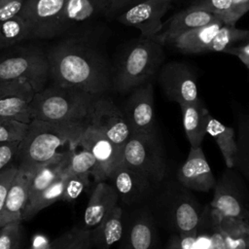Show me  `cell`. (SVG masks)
<instances>
[{"mask_svg": "<svg viewBox=\"0 0 249 249\" xmlns=\"http://www.w3.org/2000/svg\"><path fill=\"white\" fill-rule=\"evenodd\" d=\"M209 210L223 231L229 249H249V224L221 215L210 206Z\"/></svg>", "mask_w": 249, "mask_h": 249, "instance_id": "484cf974", "label": "cell"}, {"mask_svg": "<svg viewBox=\"0 0 249 249\" xmlns=\"http://www.w3.org/2000/svg\"><path fill=\"white\" fill-rule=\"evenodd\" d=\"M209 206L221 215L249 224V193L233 168H227L216 182Z\"/></svg>", "mask_w": 249, "mask_h": 249, "instance_id": "9c48e42d", "label": "cell"}, {"mask_svg": "<svg viewBox=\"0 0 249 249\" xmlns=\"http://www.w3.org/2000/svg\"><path fill=\"white\" fill-rule=\"evenodd\" d=\"M90 125L99 130L120 149H123L131 134L123 109L107 95H99L95 99Z\"/></svg>", "mask_w": 249, "mask_h": 249, "instance_id": "7c38bea8", "label": "cell"}, {"mask_svg": "<svg viewBox=\"0 0 249 249\" xmlns=\"http://www.w3.org/2000/svg\"><path fill=\"white\" fill-rule=\"evenodd\" d=\"M236 153L234 156L233 168L249 182V114L245 112H236Z\"/></svg>", "mask_w": 249, "mask_h": 249, "instance_id": "4316f807", "label": "cell"}, {"mask_svg": "<svg viewBox=\"0 0 249 249\" xmlns=\"http://www.w3.org/2000/svg\"><path fill=\"white\" fill-rule=\"evenodd\" d=\"M122 109L131 134H157L152 81L132 89Z\"/></svg>", "mask_w": 249, "mask_h": 249, "instance_id": "8fae6325", "label": "cell"}, {"mask_svg": "<svg viewBox=\"0 0 249 249\" xmlns=\"http://www.w3.org/2000/svg\"><path fill=\"white\" fill-rule=\"evenodd\" d=\"M123 230L124 211L122 206L116 205L97 226L90 229L92 247L110 249L121 239Z\"/></svg>", "mask_w": 249, "mask_h": 249, "instance_id": "603a6c76", "label": "cell"}, {"mask_svg": "<svg viewBox=\"0 0 249 249\" xmlns=\"http://www.w3.org/2000/svg\"><path fill=\"white\" fill-rule=\"evenodd\" d=\"M182 114L183 128L192 148L200 147L206 133L209 116L208 109L198 100L192 103L179 104Z\"/></svg>", "mask_w": 249, "mask_h": 249, "instance_id": "44dd1931", "label": "cell"}, {"mask_svg": "<svg viewBox=\"0 0 249 249\" xmlns=\"http://www.w3.org/2000/svg\"><path fill=\"white\" fill-rule=\"evenodd\" d=\"M121 162L146 176L157 188L167 170L164 152L157 134H130L122 149Z\"/></svg>", "mask_w": 249, "mask_h": 249, "instance_id": "52a82bcc", "label": "cell"}, {"mask_svg": "<svg viewBox=\"0 0 249 249\" xmlns=\"http://www.w3.org/2000/svg\"><path fill=\"white\" fill-rule=\"evenodd\" d=\"M28 127L29 124L0 119V143L21 141L26 135Z\"/></svg>", "mask_w": 249, "mask_h": 249, "instance_id": "74e56055", "label": "cell"}, {"mask_svg": "<svg viewBox=\"0 0 249 249\" xmlns=\"http://www.w3.org/2000/svg\"><path fill=\"white\" fill-rule=\"evenodd\" d=\"M220 20L225 21L222 17L215 13L191 5L189 8L173 15L168 20L163 22L160 33L152 39L164 45L170 43L174 38L184 32Z\"/></svg>", "mask_w": 249, "mask_h": 249, "instance_id": "e0dca14e", "label": "cell"}, {"mask_svg": "<svg viewBox=\"0 0 249 249\" xmlns=\"http://www.w3.org/2000/svg\"><path fill=\"white\" fill-rule=\"evenodd\" d=\"M21 239V223H12L0 227V249H20Z\"/></svg>", "mask_w": 249, "mask_h": 249, "instance_id": "f35d334b", "label": "cell"}, {"mask_svg": "<svg viewBox=\"0 0 249 249\" xmlns=\"http://www.w3.org/2000/svg\"><path fill=\"white\" fill-rule=\"evenodd\" d=\"M246 41H249V29H248V34H247V38H246ZM245 42V41H244Z\"/></svg>", "mask_w": 249, "mask_h": 249, "instance_id": "f907efd6", "label": "cell"}, {"mask_svg": "<svg viewBox=\"0 0 249 249\" xmlns=\"http://www.w3.org/2000/svg\"><path fill=\"white\" fill-rule=\"evenodd\" d=\"M100 15L92 0H67L63 11V33Z\"/></svg>", "mask_w": 249, "mask_h": 249, "instance_id": "f1b7e54d", "label": "cell"}, {"mask_svg": "<svg viewBox=\"0 0 249 249\" xmlns=\"http://www.w3.org/2000/svg\"><path fill=\"white\" fill-rule=\"evenodd\" d=\"M53 84L73 87L94 95L113 89V70L105 52L86 37H70L47 53Z\"/></svg>", "mask_w": 249, "mask_h": 249, "instance_id": "6da1fadb", "label": "cell"}, {"mask_svg": "<svg viewBox=\"0 0 249 249\" xmlns=\"http://www.w3.org/2000/svg\"><path fill=\"white\" fill-rule=\"evenodd\" d=\"M163 45L139 37L126 47L113 71V89L121 94L152 81L164 60Z\"/></svg>", "mask_w": 249, "mask_h": 249, "instance_id": "277c9868", "label": "cell"}, {"mask_svg": "<svg viewBox=\"0 0 249 249\" xmlns=\"http://www.w3.org/2000/svg\"><path fill=\"white\" fill-rule=\"evenodd\" d=\"M35 91L25 80H0V100L7 97H22L31 101Z\"/></svg>", "mask_w": 249, "mask_h": 249, "instance_id": "e575fe53", "label": "cell"}, {"mask_svg": "<svg viewBox=\"0 0 249 249\" xmlns=\"http://www.w3.org/2000/svg\"><path fill=\"white\" fill-rule=\"evenodd\" d=\"M118 195L111 184L97 182L84 212V228L90 230L97 226L118 205Z\"/></svg>", "mask_w": 249, "mask_h": 249, "instance_id": "ffe728a7", "label": "cell"}, {"mask_svg": "<svg viewBox=\"0 0 249 249\" xmlns=\"http://www.w3.org/2000/svg\"><path fill=\"white\" fill-rule=\"evenodd\" d=\"M67 0H25L19 16L30 39H51L63 33V11Z\"/></svg>", "mask_w": 249, "mask_h": 249, "instance_id": "ba28073f", "label": "cell"}, {"mask_svg": "<svg viewBox=\"0 0 249 249\" xmlns=\"http://www.w3.org/2000/svg\"><path fill=\"white\" fill-rule=\"evenodd\" d=\"M232 12L235 19H239L249 11V0H231Z\"/></svg>", "mask_w": 249, "mask_h": 249, "instance_id": "bcb514c9", "label": "cell"}, {"mask_svg": "<svg viewBox=\"0 0 249 249\" xmlns=\"http://www.w3.org/2000/svg\"><path fill=\"white\" fill-rule=\"evenodd\" d=\"M223 53L237 56L241 62L249 69V41L228 47L223 51Z\"/></svg>", "mask_w": 249, "mask_h": 249, "instance_id": "ee69618b", "label": "cell"}, {"mask_svg": "<svg viewBox=\"0 0 249 249\" xmlns=\"http://www.w3.org/2000/svg\"><path fill=\"white\" fill-rule=\"evenodd\" d=\"M208 215L210 217L208 221L211 224V227H210L211 230L209 231L210 240H211V249H229L225 239V235L221 231L218 223L212 217L209 208H208Z\"/></svg>", "mask_w": 249, "mask_h": 249, "instance_id": "7bdbcfd3", "label": "cell"}, {"mask_svg": "<svg viewBox=\"0 0 249 249\" xmlns=\"http://www.w3.org/2000/svg\"><path fill=\"white\" fill-rule=\"evenodd\" d=\"M206 133L215 140L224 158L227 168H233L234 156L237 149L234 129L225 125L209 114L206 124Z\"/></svg>", "mask_w": 249, "mask_h": 249, "instance_id": "d4e9b609", "label": "cell"}, {"mask_svg": "<svg viewBox=\"0 0 249 249\" xmlns=\"http://www.w3.org/2000/svg\"><path fill=\"white\" fill-rule=\"evenodd\" d=\"M194 249H211V240H210L209 232L198 233V231H197V235H196Z\"/></svg>", "mask_w": 249, "mask_h": 249, "instance_id": "7dc6e473", "label": "cell"}, {"mask_svg": "<svg viewBox=\"0 0 249 249\" xmlns=\"http://www.w3.org/2000/svg\"><path fill=\"white\" fill-rule=\"evenodd\" d=\"M91 231L83 227H74L55 237L50 249H92Z\"/></svg>", "mask_w": 249, "mask_h": 249, "instance_id": "4dcf8cb0", "label": "cell"}, {"mask_svg": "<svg viewBox=\"0 0 249 249\" xmlns=\"http://www.w3.org/2000/svg\"><path fill=\"white\" fill-rule=\"evenodd\" d=\"M141 1H143V0H124V8H129L130 6H132V5H134V4L138 3V2H141Z\"/></svg>", "mask_w": 249, "mask_h": 249, "instance_id": "681fc988", "label": "cell"}, {"mask_svg": "<svg viewBox=\"0 0 249 249\" xmlns=\"http://www.w3.org/2000/svg\"><path fill=\"white\" fill-rule=\"evenodd\" d=\"M77 146L89 150L93 155L98 169L97 182L108 179L114 168L122 161V149L92 125H89L83 132Z\"/></svg>", "mask_w": 249, "mask_h": 249, "instance_id": "2e32d148", "label": "cell"}, {"mask_svg": "<svg viewBox=\"0 0 249 249\" xmlns=\"http://www.w3.org/2000/svg\"><path fill=\"white\" fill-rule=\"evenodd\" d=\"M100 14L109 16L121 11L123 0H92Z\"/></svg>", "mask_w": 249, "mask_h": 249, "instance_id": "f6af8a7d", "label": "cell"}, {"mask_svg": "<svg viewBox=\"0 0 249 249\" xmlns=\"http://www.w3.org/2000/svg\"><path fill=\"white\" fill-rule=\"evenodd\" d=\"M0 119L30 124L33 120L30 101L22 97H7L0 100Z\"/></svg>", "mask_w": 249, "mask_h": 249, "instance_id": "d6a6232c", "label": "cell"}, {"mask_svg": "<svg viewBox=\"0 0 249 249\" xmlns=\"http://www.w3.org/2000/svg\"><path fill=\"white\" fill-rule=\"evenodd\" d=\"M97 96L77 88L52 83L34 93L30 101L32 117L59 127L69 136V147L75 148L83 132L90 125Z\"/></svg>", "mask_w": 249, "mask_h": 249, "instance_id": "7a4b0ae2", "label": "cell"}, {"mask_svg": "<svg viewBox=\"0 0 249 249\" xmlns=\"http://www.w3.org/2000/svg\"><path fill=\"white\" fill-rule=\"evenodd\" d=\"M66 174L63 172L40 195H38L32 201L25 205L22 212V222L29 221L41 210L49 207L53 203L61 200V196L64 189Z\"/></svg>", "mask_w": 249, "mask_h": 249, "instance_id": "83f0119b", "label": "cell"}, {"mask_svg": "<svg viewBox=\"0 0 249 249\" xmlns=\"http://www.w3.org/2000/svg\"><path fill=\"white\" fill-rule=\"evenodd\" d=\"M173 0H143L119 15L118 20L140 30V37L153 38L161 30L162 17Z\"/></svg>", "mask_w": 249, "mask_h": 249, "instance_id": "5bb4252c", "label": "cell"}, {"mask_svg": "<svg viewBox=\"0 0 249 249\" xmlns=\"http://www.w3.org/2000/svg\"><path fill=\"white\" fill-rule=\"evenodd\" d=\"M118 195L119 200L124 205H134L151 197L158 189L140 172L119 163L108 178Z\"/></svg>", "mask_w": 249, "mask_h": 249, "instance_id": "9a60e30c", "label": "cell"}, {"mask_svg": "<svg viewBox=\"0 0 249 249\" xmlns=\"http://www.w3.org/2000/svg\"><path fill=\"white\" fill-rule=\"evenodd\" d=\"M157 223L148 208H139L126 217L118 249H160Z\"/></svg>", "mask_w": 249, "mask_h": 249, "instance_id": "4fadbf2b", "label": "cell"}, {"mask_svg": "<svg viewBox=\"0 0 249 249\" xmlns=\"http://www.w3.org/2000/svg\"><path fill=\"white\" fill-rule=\"evenodd\" d=\"M165 249H182L180 244H179L178 235L176 233H173L170 236V238H169V240H168V242L166 244V248Z\"/></svg>", "mask_w": 249, "mask_h": 249, "instance_id": "c3c4849f", "label": "cell"}, {"mask_svg": "<svg viewBox=\"0 0 249 249\" xmlns=\"http://www.w3.org/2000/svg\"><path fill=\"white\" fill-rule=\"evenodd\" d=\"M248 29H239L234 24L225 23L216 33L207 48L208 52H222L238 42L246 41Z\"/></svg>", "mask_w": 249, "mask_h": 249, "instance_id": "836d02e7", "label": "cell"}, {"mask_svg": "<svg viewBox=\"0 0 249 249\" xmlns=\"http://www.w3.org/2000/svg\"><path fill=\"white\" fill-rule=\"evenodd\" d=\"M65 173V172H64ZM66 174L61 200L72 202L77 199L89 183L88 174Z\"/></svg>", "mask_w": 249, "mask_h": 249, "instance_id": "d590c367", "label": "cell"}, {"mask_svg": "<svg viewBox=\"0 0 249 249\" xmlns=\"http://www.w3.org/2000/svg\"><path fill=\"white\" fill-rule=\"evenodd\" d=\"M223 20L214 21L206 25L191 29L174 38L172 44L177 50L186 54L207 53V48L218 30L225 24Z\"/></svg>", "mask_w": 249, "mask_h": 249, "instance_id": "7402d4cb", "label": "cell"}, {"mask_svg": "<svg viewBox=\"0 0 249 249\" xmlns=\"http://www.w3.org/2000/svg\"><path fill=\"white\" fill-rule=\"evenodd\" d=\"M19 142L20 141L0 143V172L14 164L13 161L17 159Z\"/></svg>", "mask_w": 249, "mask_h": 249, "instance_id": "ab89813d", "label": "cell"}, {"mask_svg": "<svg viewBox=\"0 0 249 249\" xmlns=\"http://www.w3.org/2000/svg\"><path fill=\"white\" fill-rule=\"evenodd\" d=\"M18 171V164H12L0 172V213L4 206L6 196L11 183L13 182Z\"/></svg>", "mask_w": 249, "mask_h": 249, "instance_id": "60d3db41", "label": "cell"}, {"mask_svg": "<svg viewBox=\"0 0 249 249\" xmlns=\"http://www.w3.org/2000/svg\"><path fill=\"white\" fill-rule=\"evenodd\" d=\"M64 172L67 174H88L93 176L95 182H97L98 179L96 160L93 155L83 147H81V150L79 151L76 150V147L70 148L69 160Z\"/></svg>", "mask_w": 249, "mask_h": 249, "instance_id": "1f68e13d", "label": "cell"}, {"mask_svg": "<svg viewBox=\"0 0 249 249\" xmlns=\"http://www.w3.org/2000/svg\"><path fill=\"white\" fill-rule=\"evenodd\" d=\"M158 81L165 96L171 101L183 104L200 100L196 75L186 63L170 61L161 65Z\"/></svg>", "mask_w": 249, "mask_h": 249, "instance_id": "30bf717a", "label": "cell"}, {"mask_svg": "<svg viewBox=\"0 0 249 249\" xmlns=\"http://www.w3.org/2000/svg\"><path fill=\"white\" fill-rule=\"evenodd\" d=\"M47 249H50V243L48 244V246H47Z\"/></svg>", "mask_w": 249, "mask_h": 249, "instance_id": "816d5d0a", "label": "cell"}, {"mask_svg": "<svg viewBox=\"0 0 249 249\" xmlns=\"http://www.w3.org/2000/svg\"><path fill=\"white\" fill-rule=\"evenodd\" d=\"M148 209L157 224L176 234L197 231L207 210L178 181L167 182Z\"/></svg>", "mask_w": 249, "mask_h": 249, "instance_id": "3957f363", "label": "cell"}, {"mask_svg": "<svg viewBox=\"0 0 249 249\" xmlns=\"http://www.w3.org/2000/svg\"><path fill=\"white\" fill-rule=\"evenodd\" d=\"M70 144L69 136L56 125L33 119L24 138L19 142L16 160L20 168L32 170L55 159L61 152L58 148Z\"/></svg>", "mask_w": 249, "mask_h": 249, "instance_id": "5b68a950", "label": "cell"}, {"mask_svg": "<svg viewBox=\"0 0 249 249\" xmlns=\"http://www.w3.org/2000/svg\"><path fill=\"white\" fill-rule=\"evenodd\" d=\"M25 80L35 92L50 80L47 53L34 46L18 47L0 55V80Z\"/></svg>", "mask_w": 249, "mask_h": 249, "instance_id": "8992f818", "label": "cell"}, {"mask_svg": "<svg viewBox=\"0 0 249 249\" xmlns=\"http://www.w3.org/2000/svg\"><path fill=\"white\" fill-rule=\"evenodd\" d=\"M68 160L69 151L60 153L53 160L41 164L31 170L27 203L32 201L38 195L46 190L63 172L68 164Z\"/></svg>", "mask_w": 249, "mask_h": 249, "instance_id": "cb8c5ba5", "label": "cell"}, {"mask_svg": "<svg viewBox=\"0 0 249 249\" xmlns=\"http://www.w3.org/2000/svg\"><path fill=\"white\" fill-rule=\"evenodd\" d=\"M30 177L31 170L18 166L0 213V227L12 223H22V212L28 200Z\"/></svg>", "mask_w": 249, "mask_h": 249, "instance_id": "d6986e66", "label": "cell"}, {"mask_svg": "<svg viewBox=\"0 0 249 249\" xmlns=\"http://www.w3.org/2000/svg\"><path fill=\"white\" fill-rule=\"evenodd\" d=\"M192 5L219 15L228 24H235L237 21L233 16L231 0H195Z\"/></svg>", "mask_w": 249, "mask_h": 249, "instance_id": "8d00e7d4", "label": "cell"}, {"mask_svg": "<svg viewBox=\"0 0 249 249\" xmlns=\"http://www.w3.org/2000/svg\"><path fill=\"white\" fill-rule=\"evenodd\" d=\"M177 181L190 191L206 193L214 189L217 180L200 147L190 149L185 162L177 172Z\"/></svg>", "mask_w": 249, "mask_h": 249, "instance_id": "ac0fdd59", "label": "cell"}, {"mask_svg": "<svg viewBox=\"0 0 249 249\" xmlns=\"http://www.w3.org/2000/svg\"><path fill=\"white\" fill-rule=\"evenodd\" d=\"M30 39L25 20L19 16L0 21V50L9 49Z\"/></svg>", "mask_w": 249, "mask_h": 249, "instance_id": "f546056e", "label": "cell"}, {"mask_svg": "<svg viewBox=\"0 0 249 249\" xmlns=\"http://www.w3.org/2000/svg\"><path fill=\"white\" fill-rule=\"evenodd\" d=\"M25 0H0V21L19 15Z\"/></svg>", "mask_w": 249, "mask_h": 249, "instance_id": "b9f144b4", "label": "cell"}]
</instances>
